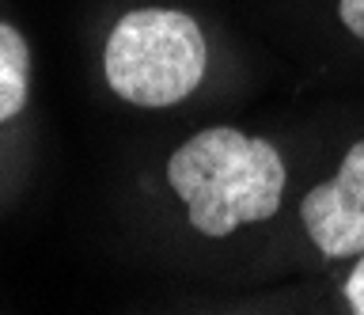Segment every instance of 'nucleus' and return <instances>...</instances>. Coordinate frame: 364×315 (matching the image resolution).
<instances>
[{
  "instance_id": "obj_6",
  "label": "nucleus",
  "mask_w": 364,
  "mask_h": 315,
  "mask_svg": "<svg viewBox=\"0 0 364 315\" xmlns=\"http://www.w3.org/2000/svg\"><path fill=\"white\" fill-rule=\"evenodd\" d=\"M338 12H341V23H346L357 38H364V0H341Z\"/></svg>"
},
{
  "instance_id": "obj_3",
  "label": "nucleus",
  "mask_w": 364,
  "mask_h": 315,
  "mask_svg": "<svg viewBox=\"0 0 364 315\" xmlns=\"http://www.w3.org/2000/svg\"><path fill=\"white\" fill-rule=\"evenodd\" d=\"M304 228L326 258L364 255V141H357L330 183L315 186L300 205Z\"/></svg>"
},
{
  "instance_id": "obj_2",
  "label": "nucleus",
  "mask_w": 364,
  "mask_h": 315,
  "mask_svg": "<svg viewBox=\"0 0 364 315\" xmlns=\"http://www.w3.org/2000/svg\"><path fill=\"white\" fill-rule=\"evenodd\" d=\"M205 61V38L190 16L175 8H136L110 31L102 69L122 99L171 107L201 84Z\"/></svg>"
},
{
  "instance_id": "obj_4",
  "label": "nucleus",
  "mask_w": 364,
  "mask_h": 315,
  "mask_svg": "<svg viewBox=\"0 0 364 315\" xmlns=\"http://www.w3.org/2000/svg\"><path fill=\"white\" fill-rule=\"evenodd\" d=\"M31 87V53L19 31L0 23V122L16 118L27 103Z\"/></svg>"
},
{
  "instance_id": "obj_5",
  "label": "nucleus",
  "mask_w": 364,
  "mask_h": 315,
  "mask_svg": "<svg viewBox=\"0 0 364 315\" xmlns=\"http://www.w3.org/2000/svg\"><path fill=\"white\" fill-rule=\"evenodd\" d=\"M346 300L353 304L357 315H364V255L357 258V269H353L349 281H346Z\"/></svg>"
},
{
  "instance_id": "obj_1",
  "label": "nucleus",
  "mask_w": 364,
  "mask_h": 315,
  "mask_svg": "<svg viewBox=\"0 0 364 315\" xmlns=\"http://www.w3.org/2000/svg\"><path fill=\"white\" fill-rule=\"evenodd\" d=\"M167 178L190 205L201 235H228L277 213L284 194V164L269 141L243 137L232 126L201 129L171 156Z\"/></svg>"
}]
</instances>
